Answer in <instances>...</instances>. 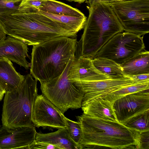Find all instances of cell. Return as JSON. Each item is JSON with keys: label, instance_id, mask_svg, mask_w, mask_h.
Here are the masks:
<instances>
[{"label": "cell", "instance_id": "obj_1", "mask_svg": "<svg viewBox=\"0 0 149 149\" xmlns=\"http://www.w3.org/2000/svg\"><path fill=\"white\" fill-rule=\"evenodd\" d=\"M0 22L6 34L28 45H36L57 37L76 38L77 36L62 24L34 8L25 12L0 14Z\"/></svg>", "mask_w": 149, "mask_h": 149}, {"label": "cell", "instance_id": "obj_2", "mask_svg": "<svg viewBox=\"0 0 149 149\" xmlns=\"http://www.w3.org/2000/svg\"><path fill=\"white\" fill-rule=\"evenodd\" d=\"M80 123L82 149L102 147L115 149H137L139 132L118 121L89 116L77 117Z\"/></svg>", "mask_w": 149, "mask_h": 149}, {"label": "cell", "instance_id": "obj_3", "mask_svg": "<svg viewBox=\"0 0 149 149\" xmlns=\"http://www.w3.org/2000/svg\"><path fill=\"white\" fill-rule=\"evenodd\" d=\"M89 15L80 40L81 55L92 59L114 36L123 28L109 3L88 0Z\"/></svg>", "mask_w": 149, "mask_h": 149}, {"label": "cell", "instance_id": "obj_4", "mask_svg": "<svg viewBox=\"0 0 149 149\" xmlns=\"http://www.w3.org/2000/svg\"><path fill=\"white\" fill-rule=\"evenodd\" d=\"M77 45L76 38L62 36L33 46L30 74L40 82L59 76L75 54Z\"/></svg>", "mask_w": 149, "mask_h": 149}, {"label": "cell", "instance_id": "obj_5", "mask_svg": "<svg viewBox=\"0 0 149 149\" xmlns=\"http://www.w3.org/2000/svg\"><path fill=\"white\" fill-rule=\"evenodd\" d=\"M37 81L28 74L18 87L6 92L3 105L2 125L14 128L33 125L31 117L38 95Z\"/></svg>", "mask_w": 149, "mask_h": 149}, {"label": "cell", "instance_id": "obj_6", "mask_svg": "<svg viewBox=\"0 0 149 149\" xmlns=\"http://www.w3.org/2000/svg\"><path fill=\"white\" fill-rule=\"evenodd\" d=\"M76 58L74 54L60 75L40 82L42 94L63 114L69 109H76L81 106L83 90L68 77L69 68Z\"/></svg>", "mask_w": 149, "mask_h": 149}, {"label": "cell", "instance_id": "obj_7", "mask_svg": "<svg viewBox=\"0 0 149 149\" xmlns=\"http://www.w3.org/2000/svg\"><path fill=\"white\" fill-rule=\"evenodd\" d=\"M124 31L142 36L149 32V0L109 3Z\"/></svg>", "mask_w": 149, "mask_h": 149}, {"label": "cell", "instance_id": "obj_8", "mask_svg": "<svg viewBox=\"0 0 149 149\" xmlns=\"http://www.w3.org/2000/svg\"><path fill=\"white\" fill-rule=\"evenodd\" d=\"M143 38L128 32L118 33L102 47L95 57L107 58L120 65L145 49Z\"/></svg>", "mask_w": 149, "mask_h": 149}, {"label": "cell", "instance_id": "obj_9", "mask_svg": "<svg viewBox=\"0 0 149 149\" xmlns=\"http://www.w3.org/2000/svg\"><path fill=\"white\" fill-rule=\"evenodd\" d=\"M64 115L43 94L37 95L33 108L31 120L38 128L49 127L59 129L66 127Z\"/></svg>", "mask_w": 149, "mask_h": 149}, {"label": "cell", "instance_id": "obj_10", "mask_svg": "<svg viewBox=\"0 0 149 149\" xmlns=\"http://www.w3.org/2000/svg\"><path fill=\"white\" fill-rule=\"evenodd\" d=\"M113 109L117 120L123 124L149 110V89L127 95L115 101Z\"/></svg>", "mask_w": 149, "mask_h": 149}, {"label": "cell", "instance_id": "obj_11", "mask_svg": "<svg viewBox=\"0 0 149 149\" xmlns=\"http://www.w3.org/2000/svg\"><path fill=\"white\" fill-rule=\"evenodd\" d=\"M36 133L34 125L10 128L0 125V149H29Z\"/></svg>", "mask_w": 149, "mask_h": 149}, {"label": "cell", "instance_id": "obj_12", "mask_svg": "<svg viewBox=\"0 0 149 149\" xmlns=\"http://www.w3.org/2000/svg\"><path fill=\"white\" fill-rule=\"evenodd\" d=\"M83 89L84 94L81 105L101 95L137 82L129 77L109 79L96 81H75Z\"/></svg>", "mask_w": 149, "mask_h": 149}, {"label": "cell", "instance_id": "obj_13", "mask_svg": "<svg viewBox=\"0 0 149 149\" xmlns=\"http://www.w3.org/2000/svg\"><path fill=\"white\" fill-rule=\"evenodd\" d=\"M68 77L73 82L93 81L111 78L97 69L92 59L81 55L74 61L69 68Z\"/></svg>", "mask_w": 149, "mask_h": 149}, {"label": "cell", "instance_id": "obj_14", "mask_svg": "<svg viewBox=\"0 0 149 149\" xmlns=\"http://www.w3.org/2000/svg\"><path fill=\"white\" fill-rule=\"evenodd\" d=\"M28 52L27 45L22 41L9 36L0 39V59L9 60L27 70Z\"/></svg>", "mask_w": 149, "mask_h": 149}, {"label": "cell", "instance_id": "obj_15", "mask_svg": "<svg viewBox=\"0 0 149 149\" xmlns=\"http://www.w3.org/2000/svg\"><path fill=\"white\" fill-rule=\"evenodd\" d=\"M113 104L98 97L82 105L83 113L92 117L118 121L113 109Z\"/></svg>", "mask_w": 149, "mask_h": 149}, {"label": "cell", "instance_id": "obj_16", "mask_svg": "<svg viewBox=\"0 0 149 149\" xmlns=\"http://www.w3.org/2000/svg\"><path fill=\"white\" fill-rule=\"evenodd\" d=\"M36 142L49 143L59 149H81V146L76 143L70 138L66 127L58 129L51 133H37L35 137Z\"/></svg>", "mask_w": 149, "mask_h": 149}, {"label": "cell", "instance_id": "obj_17", "mask_svg": "<svg viewBox=\"0 0 149 149\" xmlns=\"http://www.w3.org/2000/svg\"><path fill=\"white\" fill-rule=\"evenodd\" d=\"M127 77L142 74H149V52L145 49L120 65Z\"/></svg>", "mask_w": 149, "mask_h": 149}, {"label": "cell", "instance_id": "obj_18", "mask_svg": "<svg viewBox=\"0 0 149 149\" xmlns=\"http://www.w3.org/2000/svg\"><path fill=\"white\" fill-rule=\"evenodd\" d=\"M24 78L25 76L16 70L10 60L0 59V80L5 85L6 92L18 87Z\"/></svg>", "mask_w": 149, "mask_h": 149}, {"label": "cell", "instance_id": "obj_19", "mask_svg": "<svg viewBox=\"0 0 149 149\" xmlns=\"http://www.w3.org/2000/svg\"><path fill=\"white\" fill-rule=\"evenodd\" d=\"M38 10L56 15H65L74 17L85 16L78 9L55 0H43L42 6Z\"/></svg>", "mask_w": 149, "mask_h": 149}, {"label": "cell", "instance_id": "obj_20", "mask_svg": "<svg viewBox=\"0 0 149 149\" xmlns=\"http://www.w3.org/2000/svg\"><path fill=\"white\" fill-rule=\"evenodd\" d=\"M92 60L97 69L112 79H122L128 77L124 74L120 65L111 60L102 57H95Z\"/></svg>", "mask_w": 149, "mask_h": 149}, {"label": "cell", "instance_id": "obj_21", "mask_svg": "<svg viewBox=\"0 0 149 149\" xmlns=\"http://www.w3.org/2000/svg\"><path fill=\"white\" fill-rule=\"evenodd\" d=\"M42 14L60 22L72 32L76 33L84 27L87 17H74L65 15L54 14L39 10Z\"/></svg>", "mask_w": 149, "mask_h": 149}, {"label": "cell", "instance_id": "obj_22", "mask_svg": "<svg viewBox=\"0 0 149 149\" xmlns=\"http://www.w3.org/2000/svg\"><path fill=\"white\" fill-rule=\"evenodd\" d=\"M149 88V81L143 82H136L132 84L113 90L100 97L111 103L127 95Z\"/></svg>", "mask_w": 149, "mask_h": 149}, {"label": "cell", "instance_id": "obj_23", "mask_svg": "<svg viewBox=\"0 0 149 149\" xmlns=\"http://www.w3.org/2000/svg\"><path fill=\"white\" fill-rule=\"evenodd\" d=\"M123 124L139 132L149 131V110L132 117Z\"/></svg>", "mask_w": 149, "mask_h": 149}, {"label": "cell", "instance_id": "obj_24", "mask_svg": "<svg viewBox=\"0 0 149 149\" xmlns=\"http://www.w3.org/2000/svg\"><path fill=\"white\" fill-rule=\"evenodd\" d=\"M64 118L66 128L70 138L76 143L81 146L80 143L82 139V133L80 122L71 120L65 116Z\"/></svg>", "mask_w": 149, "mask_h": 149}, {"label": "cell", "instance_id": "obj_25", "mask_svg": "<svg viewBox=\"0 0 149 149\" xmlns=\"http://www.w3.org/2000/svg\"><path fill=\"white\" fill-rule=\"evenodd\" d=\"M13 2L0 0V14H10L19 11L18 6Z\"/></svg>", "mask_w": 149, "mask_h": 149}, {"label": "cell", "instance_id": "obj_26", "mask_svg": "<svg viewBox=\"0 0 149 149\" xmlns=\"http://www.w3.org/2000/svg\"><path fill=\"white\" fill-rule=\"evenodd\" d=\"M43 0H22L18 6L19 12H25L34 8L38 9L42 6Z\"/></svg>", "mask_w": 149, "mask_h": 149}, {"label": "cell", "instance_id": "obj_27", "mask_svg": "<svg viewBox=\"0 0 149 149\" xmlns=\"http://www.w3.org/2000/svg\"><path fill=\"white\" fill-rule=\"evenodd\" d=\"M137 149H149V131L139 132Z\"/></svg>", "mask_w": 149, "mask_h": 149}, {"label": "cell", "instance_id": "obj_28", "mask_svg": "<svg viewBox=\"0 0 149 149\" xmlns=\"http://www.w3.org/2000/svg\"><path fill=\"white\" fill-rule=\"evenodd\" d=\"M59 149L54 145L45 143L36 142L35 141L29 147V149Z\"/></svg>", "mask_w": 149, "mask_h": 149}, {"label": "cell", "instance_id": "obj_29", "mask_svg": "<svg viewBox=\"0 0 149 149\" xmlns=\"http://www.w3.org/2000/svg\"><path fill=\"white\" fill-rule=\"evenodd\" d=\"M129 78L137 82H143L149 81V74H142L133 75Z\"/></svg>", "mask_w": 149, "mask_h": 149}, {"label": "cell", "instance_id": "obj_30", "mask_svg": "<svg viewBox=\"0 0 149 149\" xmlns=\"http://www.w3.org/2000/svg\"><path fill=\"white\" fill-rule=\"evenodd\" d=\"M6 92V87L5 85L0 80V101L2 99Z\"/></svg>", "mask_w": 149, "mask_h": 149}, {"label": "cell", "instance_id": "obj_31", "mask_svg": "<svg viewBox=\"0 0 149 149\" xmlns=\"http://www.w3.org/2000/svg\"><path fill=\"white\" fill-rule=\"evenodd\" d=\"M6 33L0 22V39L6 36Z\"/></svg>", "mask_w": 149, "mask_h": 149}, {"label": "cell", "instance_id": "obj_32", "mask_svg": "<svg viewBox=\"0 0 149 149\" xmlns=\"http://www.w3.org/2000/svg\"><path fill=\"white\" fill-rule=\"evenodd\" d=\"M96 0L104 2H106L108 3H111L114 2L120 1L123 0Z\"/></svg>", "mask_w": 149, "mask_h": 149}, {"label": "cell", "instance_id": "obj_33", "mask_svg": "<svg viewBox=\"0 0 149 149\" xmlns=\"http://www.w3.org/2000/svg\"><path fill=\"white\" fill-rule=\"evenodd\" d=\"M67 1L72 2L74 1V2H77L79 3H84V1L87 0H66Z\"/></svg>", "mask_w": 149, "mask_h": 149}, {"label": "cell", "instance_id": "obj_34", "mask_svg": "<svg viewBox=\"0 0 149 149\" xmlns=\"http://www.w3.org/2000/svg\"><path fill=\"white\" fill-rule=\"evenodd\" d=\"M7 1H12L15 3L21 2L22 0H5Z\"/></svg>", "mask_w": 149, "mask_h": 149}, {"label": "cell", "instance_id": "obj_35", "mask_svg": "<svg viewBox=\"0 0 149 149\" xmlns=\"http://www.w3.org/2000/svg\"></svg>", "mask_w": 149, "mask_h": 149}, {"label": "cell", "instance_id": "obj_36", "mask_svg": "<svg viewBox=\"0 0 149 149\" xmlns=\"http://www.w3.org/2000/svg\"></svg>", "mask_w": 149, "mask_h": 149}]
</instances>
